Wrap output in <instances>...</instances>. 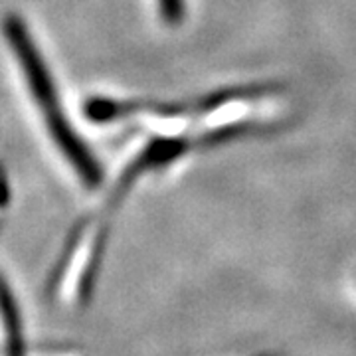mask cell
Instances as JSON below:
<instances>
[{
    "instance_id": "6da1fadb",
    "label": "cell",
    "mask_w": 356,
    "mask_h": 356,
    "mask_svg": "<svg viewBox=\"0 0 356 356\" xmlns=\"http://www.w3.org/2000/svg\"><path fill=\"white\" fill-rule=\"evenodd\" d=\"M4 30H6V36L10 40V46H13L18 62L22 65V74L28 79L32 97L42 111L44 123H46V129L50 131L51 139L60 147V151L65 159L72 163L77 177L83 180V184L95 186L102 178L99 166L95 163V159L88 153V149L81 145V140L77 139L74 129L67 125L64 111L60 107L58 93L51 86L48 70L38 56L36 48H34L32 38L28 36L22 22L14 16L6 20Z\"/></svg>"
},
{
    "instance_id": "7a4b0ae2",
    "label": "cell",
    "mask_w": 356,
    "mask_h": 356,
    "mask_svg": "<svg viewBox=\"0 0 356 356\" xmlns=\"http://www.w3.org/2000/svg\"><path fill=\"white\" fill-rule=\"evenodd\" d=\"M159 4L165 20L170 24H177L184 16V0H159Z\"/></svg>"
}]
</instances>
